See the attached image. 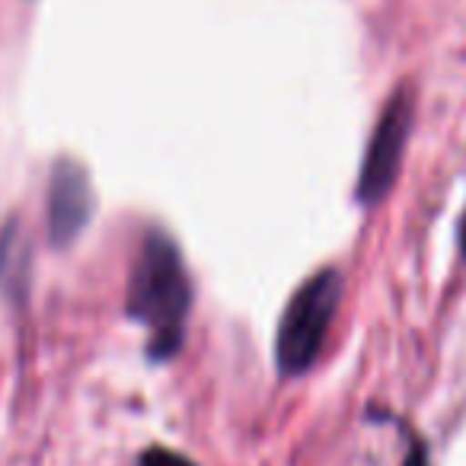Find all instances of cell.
Listing matches in <instances>:
<instances>
[{
    "mask_svg": "<svg viewBox=\"0 0 466 466\" xmlns=\"http://www.w3.org/2000/svg\"><path fill=\"white\" fill-rule=\"evenodd\" d=\"M93 211H96V195H93L90 173L71 157L58 160L48 179V237L55 247H71L86 230Z\"/></svg>",
    "mask_w": 466,
    "mask_h": 466,
    "instance_id": "cell-4",
    "label": "cell"
},
{
    "mask_svg": "<svg viewBox=\"0 0 466 466\" xmlns=\"http://www.w3.org/2000/svg\"><path fill=\"white\" fill-rule=\"evenodd\" d=\"M26 243L20 237L16 220H10L4 237H0V285L7 291H23L26 285Z\"/></svg>",
    "mask_w": 466,
    "mask_h": 466,
    "instance_id": "cell-5",
    "label": "cell"
},
{
    "mask_svg": "<svg viewBox=\"0 0 466 466\" xmlns=\"http://www.w3.org/2000/svg\"><path fill=\"white\" fill-rule=\"evenodd\" d=\"M339 300H342V275L336 268H319L294 291L275 336V361L281 377H300L310 370L329 336Z\"/></svg>",
    "mask_w": 466,
    "mask_h": 466,
    "instance_id": "cell-2",
    "label": "cell"
},
{
    "mask_svg": "<svg viewBox=\"0 0 466 466\" xmlns=\"http://www.w3.org/2000/svg\"><path fill=\"white\" fill-rule=\"evenodd\" d=\"M402 466H428V457H425V447L415 441L412 447H409V453H406V463Z\"/></svg>",
    "mask_w": 466,
    "mask_h": 466,
    "instance_id": "cell-7",
    "label": "cell"
},
{
    "mask_svg": "<svg viewBox=\"0 0 466 466\" xmlns=\"http://www.w3.org/2000/svg\"><path fill=\"white\" fill-rule=\"evenodd\" d=\"M192 310V281L169 233L150 227L131 268L128 317L150 332L147 355L167 361L186 342V319Z\"/></svg>",
    "mask_w": 466,
    "mask_h": 466,
    "instance_id": "cell-1",
    "label": "cell"
},
{
    "mask_svg": "<svg viewBox=\"0 0 466 466\" xmlns=\"http://www.w3.org/2000/svg\"><path fill=\"white\" fill-rule=\"evenodd\" d=\"M412 96L409 90H400L390 96V103L383 106L377 128L368 141V154L361 163V176H358L355 198L361 205L374 208L383 201V195L393 188L396 173L402 167V154H406L409 131H412Z\"/></svg>",
    "mask_w": 466,
    "mask_h": 466,
    "instance_id": "cell-3",
    "label": "cell"
},
{
    "mask_svg": "<svg viewBox=\"0 0 466 466\" xmlns=\"http://www.w3.org/2000/svg\"><path fill=\"white\" fill-rule=\"evenodd\" d=\"M141 466H195V463L182 457V453L167 451V447H150V451H144Z\"/></svg>",
    "mask_w": 466,
    "mask_h": 466,
    "instance_id": "cell-6",
    "label": "cell"
},
{
    "mask_svg": "<svg viewBox=\"0 0 466 466\" xmlns=\"http://www.w3.org/2000/svg\"><path fill=\"white\" fill-rule=\"evenodd\" d=\"M460 247H463V256H466V218H463V227H460Z\"/></svg>",
    "mask_w": 466,
    "mask_h": 466,
    "instance_id": "cell-8",
    "label": "cell"
}]
</instances>
